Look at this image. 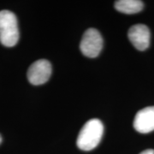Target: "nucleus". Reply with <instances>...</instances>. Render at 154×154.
<instances>
[{
    "instance_id": "nucleus-1",
    "label": "nucleus",
    "mask_w": 154,
    "mask_h": 154,
    "mask_svg": "<svg viewBox=\"0 0 154 154\" xmlns=\"http://www.w3.org/2000/svg\"><path fill=\"white\" fill-rule=\"evenodd\" d=\"M104 133L103 123L99 119H91L82 127L77 138V146L82 151H91L98 146Z\"/></svg>"
},
{
    "instance_id": "nucleus-2",
    "label": "nucleus",
    "mask_w": 154,
    "mask_h": 154,
    "mask_svg": "<svg viewBox=\"0 0 154 154\" xmlns=\"http://www.w3.org/2000/svg\"><path fill=\"white\" fill-rule=\"evenodd\" d=\"M19 40V28L16 15L10 11H0V42L6 47H12Z\"/></svg>"
},
{
    "instance_id": "nucleus-3",
    "label": "nucleus",
    "mask_w": 154,
    "mask_h": 154,
    "mask_svg": "<svg viewBox=\"0 0 154 154\" xmlns=\"http://www.w3.org/2000/svg\"><path fill=\"white\" fill-rule=\"evenodd\" d=\"M103 47V38L95 28L88 29L82 38L80 49L82 54L88 57H96L99 55Z\"/></svg>"
},
{
    "instance_id": "nucleus-4",
    "label": "nucleus",
    "mask_w": 154,
    "mask_h": 154,
    "mask_svg": "<svg viewBox=\"0 0 154 154\" xmlns=\"http://www.w3.org/2000/svg\"><path fill=\"white\" fill-rule=\"evenodd\" d=\"M51 75V64L45 59H39L32 63L27 74L28 82L35 86L42 85L48 82Z\"/></svg>"
},
{
    "instance_id": "nucleus-5",
    "label": "nucleus",
    "mask_w": 154,
    "mask_h": 154,
    "mask_svg": "<svg viewBox=\"0 0 154 154\" xmlns=\"http://www.w3.org/2000/svg\"><path fill=\"white\" fill-rule=\"evenodd\" d=\"M128 37L133 45L139 51H145L149 47L151 33L144 24H135L129 28Z\"/></svg>"
},
{
    "instance_id": "nucleus-6",
    "label": "nucleus",
    "mask_w": 154,
    "mask_h": 154,
    "mask_svg": "<svg viewBox=\"0 0 154 154\" xmlns=\"http://www.w3.org/2000/svg\"><path fill=\"white\" fill-rule=\"evenodd\" d=\"M134 128L140 134L154 130V106L146 107L138 111L134 120Z\"/></svg>"
},
{
    "instance_id": "nucleus-7",
    "label": "nucleus",
    "mask_w": 154,
    "mask_h": 154,
    "mask_svg": "<svg viewBox=\"0 0 154 154\" xmlns=\"http://www.w3.org/2000/svg\"><path fill=\"white\" fill-rule=\"evenodd\" d=\"M144 4L140 0H118L115 3L116 10L124 14H135L142 11Z\"/></svg>"
},
{
    "instance_id": "nucleus-8",
    "label": "nucleus",
    "mask_w": 154,
    "mask_h": 154,
    "mask_svg": "<svg viewBox=\"0 0 154 154\" xmlns=\"http://www.w3.org/2000/svg\"><path fill=\"white\" fill-rule=\"evenodd\" d=\"M140 154H154V150H152V149H147V150H145L143 152H141Z\"/></svg>"
},
{
    "instance_id": "nucleus-9",
    "label": "nucleus",
    "mask_w": 154,
    "mask_h": 154,
    "mask_svg": "<svg viewBox=\"0 0 154 154\" xmlns=\"http://www.w3.org/2000/svg\"><path fill=\"white\" fill-rule=\"evenodd\" d=\"M2 142V136H1V134H0V144Z\"/></svg>"
}]
</instances>
